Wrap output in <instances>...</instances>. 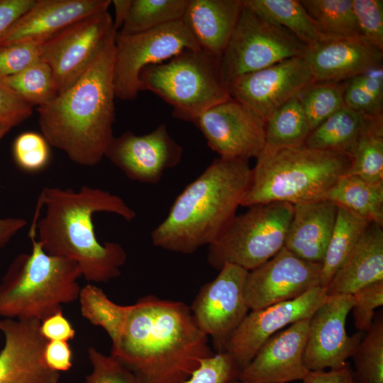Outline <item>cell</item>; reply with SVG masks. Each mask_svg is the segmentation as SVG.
Returning <instances> with one entry per match:
<instances>
[{
  "label": "cell",
  "instance_id": "29",
  "mask_svg": "<svg viewBox=\"0 0 383 383\" xmlns=\"http://www.w3.org/2000/svg\"><path fill=\"white\" fill-rule=\"evenodd\" d=\"M370 223L338 206L335 223L321 264V287L326 289Z\"/></svg>",
  "mask_w": 383,
  "mask_h": 383
},
{
  "label": "cell",
  "instance_id": "43",
  "mask_svg": "<svg viewBox=\"0 0 383 383\" xmlns=\"http://www.w3.org/2000/svg\"><path fill=\"white\" fill-rule=\"evenodd\" d=\"M352 308L355 328L366 331L373 323L374 311L383 305V281L367 285L353 294Z\"/></svg>",
  "mask_w": 383,
  "mask_h": 383
},
{
  "label": "cell",
  "instance_id": "28",
  "mask_svg": "<svg viewBox=\"0 0 383 383\" xmlns=\"http://www.w3.org/2000/svg\"><path fill=\"white\" fill-rule=\"evenodd\" d=\"M243 4L296 35L308 47L325 40L315 21L300 1L243 0Z\"/></svg>",
  "mask_w": 383,
  "mask_h": 383
},
{
  "label": "cell",
  "instance_id": "14",
  "mask_svg": "<svg viewBox=\"0 0 383 383\" xmlns=\"http://www.w3.org/2000/svg\"><path fill=\"white\" fill-rule=\"evenodd\" d=\"M322 265L302 260L286 248L272 258L248 271L244 298L249 310L296 299L321 286Z\"/></svg>",
  "mask_w": 383,
  "mask_h": 383
},
{
  "label": "cell",
  "instance_id": "42",
  "mask_svg": "<svg viewBox=\"0 0 383 383\" xmlns=\"http://www.w3.org/2000/svg\"><path fill=\"white\" fill-rule=\"evenodd\" d=\"M42 44L23 41L0 47V77L16 74L41 60Z\"/></svg>",
  "mask_w": 383,
  "mask_h": 383
},
{
  "label": "cell",
  "instance_id": "36",
  "mask_svg": "<svg viewBox=\"0 0 383 383\" xmlns=\"http://www.w3.org/2000/svg\"><path fill=\"white\" fill-rule=\"evenodd\" d=\"M2 79L31 106H43L57 94L54 88L52 69L43 60L35 62L16 74Z\"/></svg>",
  "mask_w": 383,
  "mask_h": 383
},
{
  "label": "cell",
  "instance_id": "40",
  "mask_svg": "<svg viewBox=\"0 0 383 383\" xmlns=\"http://www.w3.org/2000/svg\"><path fill=\"white\" fill-rule=\"evenodd\" d=\"M45 138L34 132L20 134L13 145V158L22 170L35 172L43 170L50 158L49 145Z\"/></svg>",
  "mask_w": 383,
  "mask_h": 383
},
{
  "label": "cell",
  "instance_id": "31",
  "mask_svg": "<svg viewBox=\"0 0 383 383\" xmlns=\"http://www.w3.org/2000/svg\"><path fill=\"white\" fill-rule=\"evenodd\" d=\"M351 159L347 174L383 184V115L367 118Z\"/></svg>",
  "mask_w": 383,
  "mask_h": 383
},
{
  "label": "cell",
  "instance_id": "13",
  "mask_svg": "<svg viewBox=\"0 0 383 383\" xmlns=\"http://www.w3.org/2000/svg\"><path fill=\"white\" fill-rule=\"evenodd\" d=\"M220 157L257 158L265 146V122L230 97L202 113L193 123Z\"/></svg>",
  "mask_w": 383,
  "mask_h": 383
},
{
  "label": "cell",
  "instance_id": "54",
  "mask_svg": "<svg viewBox=\"0 0 383 383\" xmlns=\"http://www.w3.org/2000/svg\"><path fill=\"white\" fill-rule=\"evenodd\" d=\"M352 383H357V382H355V381L353 380V382Z\"/></svg>",
  "mask_w": 383,
  "mask_h": 383
},
{
  "label": "cell",
  "instance_id": "52",
  "mask_svg": "<svg viewBox=\"0 0 383 383\" xmlns=\"http://www.w3.org/2000/svg\"><path fill=\"white\" fill-rule=\"evenodd\" d=\"M12 127L0 123V141L10 131Z\"/></svg>",
  "mask_w": 383,
  "mask_h": 383
},
{
  "label": "cell",
  "instance_id": "37",
  "mask_svg": "<svg viewBox=\"0 0 383 383\" xmlns=\"http://www.w3.org/2000/svg\"><path fill=\"white\" fill-rule=\"evenodd\" d=\"M345 105L365 116L383 115V66L348 81Z\"/></svg>",
  "mask_w": 383,
  "mask_h": 383
},
{
  "label": "cell",
  "instance_id": "6",
  "mask_svg": "<svg viewBox=\"0 0 383 383\" xmlns=\"http://www.w3.org/2000/svg\"><path fill=\"white\" fill-rule=\"evenodd\" d=\"M30 253L16 256L0 282V318L43 321L79 299L77 264L48 254L36 239Z\"/></svg>",
  "mask_w": 383,
  "mask_h": 383
},
{
  "label": "cell",
  "instance_id": "18",
  "mask_svg": "<svg viewBox=\"0 0 383 383\" xmlns=\"http://www.w3.org/2000/svg\"><path fill=\"white\" fill-rule=\"evenodd\" d=\"M182 153V147L162 123L145 135L127 131L114 137L105 157L130 179L155 184L167 170L179 164Z\"/></svg>",
  "mask_w": 383,
  "mask_h": 383
},
{
  "label": "cell",
  "instance_id": "2",
  "mask_svg": "<svg viewBox=\"0 0 383 383\" xmlns=\"http://www.w3.org/2000/svg\"><path fill=\"white\" fill-rule=\"evenodd\" d=\"M43 209V216L30 226L28 235L36 233L48 254L75 262L88 282H107L120 276L126 252L117 243L99 241L93 216L107 212L134 220L135 211L122 198L89 186L77 191L49 187L40 192L35 211Z\"/></svg>",
  "mask_w": 383,
  "mask_h": 383
},
{
  "label": "cell",
  "instance_id": "48",
  "mask_svg": "<svg viewBox=\"0 0 383 383\" xmlns=\"http://www.w3.org/2000/svg\"><path fill=\"white\" fill-rule=\"evenodd\" d=\"M35 0H0V36L23 14Z\"/></svg>",
  "mask_w": 383,
  "mask_h": 383
},
{
  "label": "cell",
  "instance_id": "41",
  "mask_svg": "<svg viewBox=\"0 0 383 383\" xmlns=\"http://www.w3.org/2000/svg\"><path fill=\"white\" fill-rule=\"evenodd\" d=\"M353 9L361 35L383 50V1L353 0Z\"/></svg>",
  "mask_w": 383,
  "mask_h": 383
},
{
  "label": "cell",
  "instance_id": "32",
  "mask_svg": "<svg viewBox=\"0 0 383 383\" xmlns=\"http://www.w3.org/2000/svg\"><path fill=\"white\" fill-rule=\"evenodd\" d=\"M311 131L298 94L279 108L266 121L265 145H302L305 144Z\"/></svg>",
  "mask_w": 383,
  "mask_h": 383
},
{
  "label": "cell",
  "instance_id": "47",
  "mask_svg": "<svg viewBox=\"0 0 383 383\" xmlns=\"http://www.w3.org/2000/svg\"><path fill=\"white\" fill-rule=\"evenodd\" d=\"M40 331L48 341H68L74 338L76 331L71 322L63 315L62 310L40 321Z\"/></svg>",
  "mask_w": 383,
  "mask_h": 383
},
{
  "label": "cell",
  "instance_id": "51",
  "mask_svg": "<svg viewBox=\"0 0 383 383\" xmlns=\"http://www.w3.org/2000/svg\"><path fill=\"white\" fill-rule=\"evenodd\" d=\"M131 0H113L111 4L115 9L113 27L116 33L121 28L126 18Z\"/></svg>",
  "mask_w": 383,
  "mask_h": 383
},
{
  "label": "cell",
  "instance_id": "9",
  "mask_svg": "<svg viewBox=\"0 0 383 383\" xmlns=\"http://www.w3.org/2000/svg\"><path fill=\"white\" fill-rule=\"evenodd\" d=\"M308 46L285 28L243 4L229 41L219 57L228 87L238 78L292 57H304Z\"/></svg>",
  "mask_w": 383,
  "mask_h": 383
},
{
  "label": "cell",
  "instance_id": "20",
  "mask_svg": "<svg viewBox=\"0 0 383 383\" xmlns=\"http://www.w3.org/2000/svg\"><path fill=\"white\" fill-rule=\"evenodd\" d=\"M309 318L299 320L268 338L237 379L248 383L302 381L309 372L304 362Z\"/></svg>",
  "mask_w": 383,
  "mask_h": 383
},
{
  "label": "cell",
  "instance_id": "11",
  "mask_svg": "<svg viewBox=\"0 0 383 383\" xmlns=\"http://www.w3.org/2000/svg\"><path fill=\"white\" fill-rule=\"evenodd\" d=\"M116 34L113 19L104 10L80 19L43 43L41 60L52 69L56 92L73 84Z\"/></svg>",
  "mask_w": 383,
  "mask_h": 383
},
{
  "label": "cell",
  "instance_id": "25",
  "mask_svg": "<svg viewBox=\"0 0 383 383\" xmlns=\"http://www.w3.org/2000/svg\"><path fill=\"white\" fill-rule=\"evenodd\" d=\"M383 281V229L370 223L326 287L327 295L353 294Z\"/></svg>",
  "mask_w": 383,
  "mask_h": 383
},
{
  "label": "cell",
  "instance_id": "10",
  "mask_svg": "<svg viewBox=\"0 0 383 383\" xmlns=\"http://www.w3.org/2000/svg\"><path fill=\"white\" fill-rule=\"evenodd\" d=\"M199 49L182 21L133 34L116 33L113 70L116 97L135 99L142 91L139 76L144 68L162 63L186 50Z\"/></svg>",
  "mask_w": 383,
  "mask_h": 383
},
{
  "label": "cell",
  "instance_id": "27",
  "mask_svg": "<svg viewBox=\"0 0 383 383\" xmlns=\"http://www.w3.org/2000/svg\"><path fill=\"white\" fill-rule=\"evenodd\" d=\"M328 200L371 223L383 226V184H372L357 176H343L326 194Z\"/></svg>",
  "mask_w": 383,
  "mask_h": 383
},
{
  "label": "cell",
  "instance_id": "49",
  "mask_svg": "<svg viewBox=\"0 0 383 383\" xmlns=\"http://www.w3.org/2000/svg\"><path fill=\"white\" fill-rule=\"evenodd\" d=\"M353 370L347 362L340 367L324 370L309 371L303 383H352Z\"/></svg>",
  "mask_w": 383,
  "mask_h": 383
},
{
  "label": "cell",
  "instance_id": "44",
  "mask_svg": "<svg viewBox=\"0 0 383 383\" xmlns=\"http://www.w3.org/2000/svg\"><path fill=\"white\" fill-rule=\"evenodd\" d=\"M240 370L226 353L205 359L186 383H227L237 379Z\"/></svg>",
  "mask_w": 383,
  "mask_h": 383
},
{
  "label": "cell",
  "instance_id": "38",
  "mask_svg": "<svg viewBox=\"0 0 383 383\" xmlns=\"http://www.w3.org/2000/svg\"><path fill=\"white\" fill-rule=\"evenodd\" d=\"M78 299L82 316L92 325L103 328L111 338L120 325L125 306L114 303L91 284L81 288Z\"/></svg>",
  "mask_w": 383,
  "mask_h": 383
},
{
  "label": "cell",
  "instance_id": "15",
  "mask_svg": "<svg viewBox=\"0 0 383 383\" xmlns=\"http://www.w3.org/2000/svg\"><path fill=\"white\" fill-rule=\"evenodd\" d=\"M327 296L326 289L317 286L296 299L250 311L232 333L224 352L240 371L268 338L287 326L309 318Z\"/></svg>",
  "mask_w": 383,
  "mask_h": 383
},
{
  "label": "cell",
  "instance_id": "30",
  "mask_svg": "<svg viewBox=\"0 0 383 383\" xmlns=\"http://www.w3.org/2000/svg\"><path fill=\"white\" fill-rule=\"evenodd\" d=\"M315 21L325 40L362 37L353 9V0L300 1Z\"/></svg>",
  "mask_w": 383,
  "mask_h": 383
},
{
  "label": "cell",
  "instance_id": "12",
  "mask_svg": "<svg viewBox=\"0 0 383 383\" xmlns=\"http://www.w3.org/2000/svg\"><path fill=\"white\" fill-rule=\"evenodd\" d=\"M211 282L204 284L190 309L196 323L211 336L216 353H224L226 345L249 309L244 298L248 270L226 263Z\"/></svg>",
  "mask_w": 383,
  "mask_h": 383
},
{
  "label": "cell",
  "instance_id": "1",
  "mask_svg": "<svg viewBox=\"0 0 383 383\" xmlns=\"http://www.w3.org/2000/svg\"><path fill=\"white\" fill-rule=\"evenodd\" d=\"M111 355L143 383H186L215 353L190 306L150 294L125 306Z\"/></svg>",
  "mask_w": 383,
  "mask_h": 383
},
{
  "label": "cell",
  "instance_id": "46",
  "mask_svg": "<svg viewBox=\"0 0 383 383\" xmlns=\"http://www.w3.org/2000/svg\"><path fill=\"white\" fill-rule=\"evenodd\" d=\"M43 358L48 368L59 373L72 367V351L67 341H47Z\"/></svg>",
  "mask_w": 383,
  "mask_h": 383
},
{
  "label": "cell",
  "instance_id": "35",
  "mask_svg": "<svg viewBox=\"0 0 383 383\" xmlns=\"http://www.w3.org/2000/svg\"><path fill=\"white\" fill-rule=\"evenodd\" d=\"M348 81L313 82L299 94L311 131L345 106L344 96Z\"/></svg>",
  "mask_w": 383,
  "mask_h": 383
},
{
  "label": "cell",
  "instance_id": "53",
  "mask_svg": "<svg viewBox=\"0 0 383 383\" xmlns=\"http://www.w3.org/2000/svg\"><path fill=\"white\" fill-rule=\"evenodd\" d=\"M227 383H248V382L240 381V380H239L238 379H232V380L229 381Z\"/></svg>",
  "mask_w": 383,
  "mask_h": 383
},
{
  "label": "cell",
  "instance_id": "21",
  "mask_svg": "<svg viewBox=\"0 0 383 383\" xmlns=\"http://www.w3.org/2000/svg\"><path fill=\"white\" fill-rule=\"evenodd\" d=\"M111 0H35L0 36V47L18 42L43 44L70 25L108 10Z\"/></svg>",
  "mask_w": 383,
  "mask_h": 383
},
{
  "label": "cell",
  "instance_id": "7",
  "mask_svg": "<svg viewBox=\"0 0 383 383\" xmlns=\"http://www.w3.org/2000/svg\"><path fill=\"white\" fill-rule=\"evenodd\" d=\"M141 89L172 107L174 118L194 123L205 111L231 96L221 72L219 57L199 50H186L168 62L144 68Z\"/></svg>",
  "mask_w": 383,
  "mask_h": 383
},
{
  "label": "cell",
  "instance_id": "4",
  "mask_svg": "<svg viewBox=\"0 0 383 383\" xmlns=\"http://www.w3.org/2000/svg\"><path fill=\"white\" fill-rule=\"evenodd\" d=\"M252 179L248 160L219 157L174 201L151 233L162 249L192 254L214 243L236 215Z\"/></svg>",
  "mask_w": 383,
  "mask_h": 383
},
{
  "label": "cell",
  "instance_id": "23",
  "mask_svg": "<svg viewBox=\"0 0 383 383\" xmlns=\"http://www.w3.org/2000/svg\"><path fill=\"white\" fill-rule=\"evenodd\" d=\"M284 248L299 258L322 264L338 206L328 200L293 204Z\"/></svg>",
  "mask_w": 383,
  "mask_h": 383
},
{
  "label": "cell",
  "instance_id": "3",
  "mask_svg": "<svg viewBox=\"0 0 383 383\" xmlns=\"http://www.w3.org/2000/svg\"><path fill=\"white\" fill-rule=\"evenodd\" d=\"M116 35L73 84L37 109L42 135L79 165L101 162L114 138Z\"/></svg>",
  "mask_w": 383,
  "mask_h": 383
},
{
  "label": "cell",
  "instance_id": "5",
  "mask_svg": "<svg viewBox=\"0 0 383 383\" xmlns=\"http://www.w3.org/2000/svg\"><path fill=\"white\" fill-rule=\"evenodd\" d=\"M256 159L242 206L272 201L296 204L324 200L352 165V159L347 154L305 145H265Z\"/></svg>",
  "mask_w": 383,
  "mask_h": 383
},
{
  "label": "cell",
  "instance_id": "19",
  "mask_svg": "<svg viewBox=\"0 0 383 383\" xmlns=\"http://www.w3.org/2000/svg\"><path fill=\"white\" fill-rule=\"evenodd\" d=\"M40 321L0 318L5 343L0 350V383H58L60 373L45 365L47 343Z\"/></svg>",
  "mask_w": 383,
  "mask_h": 383
},
{
  "label": "cell",
  "instance_id": "24",
  "mask_svg": "<svg viewBox=\"0 0 383 383\" xmlns=\"http://www.w3.org/2000/svg\"><path fill=\"white\" fill-rule=\"evenodd\" d=\"M243 7V0H188L181 21L201 49L220 57Z\"/></svg>",
  "mask_w": 383,
  "mask_h": 383
},
{
  "label": "cell",
  "instance_id": "33",
  "mask_svg": "<svg viewBox=\"0 0 383 383\" xmlns=\"http://www.w3.org/2000/svg\"><path fill=\"white\" fill-rule=\"evenodd\" d=\"M188 0H131L119 34L128 35L181 21Z\"/></svg>",
  "mask_w": 383,
  "mask_h": 383
},
{
  "label": "cell",
  "instance_id": "45",
  "mask_svg": "<svg viewBox=\"0 0 383 383\" xmlns=\"http://www.w3.org/2000/svg\"><path fill=\"white\" fill-rule=\"evenodd\" d=\"M32 113L33 106L0 77V123L13 128L28 119Z\"/></svg>",
  "mask_w": 383,
  "mask_h": 383
},
{
  "label": "cell",
  "instance_id": "22",
  "mask_svg": "<svg viewBox=\"0 0 383 383\" xmlns=\"http://www.w3.org/2000/svg\"><path fill=\"white\" fill-rule=\"evenodd\" d=\"M304 58L313 82H340L383 66V50L363 37L323 40Z\"/></svg>",
  "mask_w": 383,
  "mask_h": 383
},
{
  "label": "cell",
  "instance_id": "16",
  "mask_svg": "<svg viewBox=\"0 0 383 383\" xmlns=\"http://www.w3.org/2000/svg\"><path fill=\"white\" fill-rule=\"evenodd\" d=\"M354 304L353 294L328 295L309 318L304 362L309 371L338 368L352 357L363 338L348 335L346 319Z\"/></svg>",
  "mask_w": 383,
  "mask_h": 383
},
{
  "label": "cell",
  "instance_id": "8",
  "mask_svg": "<svg viewBox=\"0 0 383 383\" xmlns=\"http://www.w3.org/2000/svg\"><path fill=\"white\" fill-rule=\"evenodd\" d=\"M235 215L220 237L209 245L207 261L217 270L226 263L250 271L284 247L293 204L272 201Z\"/></svg>",
  "mask_w": 383,
  "mask_h": 383
},
{
  "label": "cell",
  "instance_id": "39",
  "mask_svg": "<svg viewBox=\"0 0 383 383\" xmlns=\"http://www.w3.org/2000/svg\"><path fill=\"white\" fill-rule=\"evenodd\" d=\"M92 366L84 383H143L140 379L117 358L106 355L94 347L87 351Z\"/></svg>",
  "mask_w": 383,
  "mask_h": 383
},
{
  "label": "cell",
  "instance_id": "17",
  "mask_svg": "<svg viewBox=\"0 0 383 383\" xmlns=\"http://www.w3.org/2000/svg\"><path fill=\"white\" fill-rule=\"evenodd\" d=\"M313 83L304 57H292L247 74L231 84L228 93L265 122L279 108Z\"/></svg>",
  "mask_w": 383,
  "mask_h": 383
},
{
  "label": "cell",
  "instance_id": "34",
  "mask_svg": "<svg viewBox=\"0 0 383 383\" xmlns=\"http://www.w3.org/2000/svg\"><path fill=\"white\" fill-rule=\"evenodd\" d=\"M358 344L352 357L357 383H383V318L382 313Z\"/></svg>",
  "mask_w": 383,
  "mask_h": 383
},
{
  "label": "cell",
  "instance_id": "50",
  "mask_svg": "<svg viewBox=\"0 0 383 383\" xmlns=\"http://www.w3.org/2000/svg\"><path fill=\"white\" fill-rule=\"evenodd\" d=\"M26 224L23 218H0V248L5 247Z\"/></svg>",
  "mask_w": 383,
  "mask_h": 383
},
{
  "label": "cell",
  "instance_id": "26",
  "mask_svg": "<svg viewBox=\"0 0 383 383\" xmlns=\"http://www.w3.org/2000/svg\"><path fill=\"white\" fill-rule=\"evenodd\" d=\"M367 118L344 106L312 130L304 145L313 149L345 153L351 157Z\"/></svg>",
  "mask_w": 383,
  "mask_h": 383
}]
</instances>
